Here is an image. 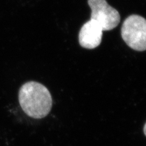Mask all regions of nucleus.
<instances>
[{
    "instance_id": "obj_5",
    "label": "nucleus",
    "mask_w": 146,
    "mask_h": 146,
    "mask_svg": "<svg viewBox=\"0 0 146 146\" xmlns=\"http://www.w3.org/2000/svg\"><path fill=\"white\" fill-rule=\"evenodd\" d=\"M145 129H146V124H144V135H145V136L146 135V133H145L146 130H145Z\"/></svg>"
},
{
    "instance_id": "obj_2",
    "label": "nucleus",
    "mask_w": 146,
    "mask_h": 146,
    "mask_svg": "<svg viewBox=\"0 0 146 146\" xmlns=\"http://www.w3.org/2000/svg\"><path fill=\"white\" fill-rule=\"evenodd\" d=\"M121 36L130 48L137 51H144L146 49L145 18L137 15L127 18L122 26Z\"/></svg>"
},
{
    "instance_id": "obj_1",
    "label": "nucleus",
    "mask_w": 146,
    "mask_h": 146,
    "mask_svg": "<svg viewBox=\"0 0 146 146\" xmlns=\"http://www.w3.org/2000/svg\"><path fill=\"white\" fill-rule=\"evenodd\" d=\"M18 99L23 110L34 119L46 116L52 106V96L48 88L34 81L26 82L21 86Z\"/></svg>"
},
{
    "instance_id": "obj_4",
    "label": "nucleus",
    "mask_w": 146,
    "mask_h": 146,
    "mask_svg": "<svg viewBox=\"0 0 146 146\" xmlns=\"http://www.w3.org/2000/svg\"><path fill=\"white\" fill-rule=\"evenodd\" d=\"M103 31L97 23L90 20L81 27L79 34V42L82 47L94 49L102 42Z\"/></svg>"
},
{
    "instance_id": "obj_3",
    "label": "nucleus",
    "mask_w": 146,
    "mask_h": 146,
    "mask_svg": "<svg viewBox=\"0 0 146 146\" xmlns=\"http://www.w3.org/2000/svg\"><path fill=\"white\" fill-rule=\"evenodd\" d=\"M91 8V20L97 23L102 31H110L119 25V13L110 6L106 0H88Z\"/></svg>"
}]
</instances>
